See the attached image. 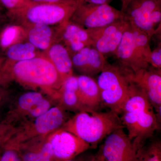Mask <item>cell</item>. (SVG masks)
I'll return each instance as SVG.
<instances>
[{
  "mask_svg": "<svg viewBox=\"0 0 161 161\" xmlns=\"http://www.w3.org/2000/svg\"><path fill=\"white\" fill-rule=\"evenodd\" d=\"M25 30V36L28 42L37 49L46 52L52 43L56 41V30L48 25L42 24H32L23 27Z\"/></svg>",
  "mask_w": 161,
  "mask_h": 161,
  "instance_id": "obj_21",
  "label": "cell"
},
{
  "mask_svg": "<svg viewBox=\"0 0 161 161\" xmlns=\"http://www.w3.org/2000/svg\"><path fill=\"white\" fill-rule=\"evenodd\" d=\"M124 128L119 115L112 111H83L75 113L60 129L95 147L113 131Z\"/></svg>",
  "mask_w": 161,
  "mask_h": 161,
  "instance_id": "obj_3",
  "label": "cell"
},
{
  "mask_svg": "<svg viewBox=\"0 0 161 161\" xmlns=\"http://www.w3.org/2000/svg\"><path fill=\"white\" fill-rule=\"evenodd\" d=\"M78 77L74 75L67 78L59 91L58 104L68 112L78 113L88 111L78 98Z\"/></svg>",
  "mask_w": 161,
  "mask_h": 161,
  "instance_id": "obj_19",
  "label": "cell"
},
{
  "mask_svg": "<svg viewBox=\"0 0 161 161\" xmlns=\"http://www.w3.org/2000/svg\"><path fill=\"white\" fill-rule=\"evenodd\" d=\"M25 36V29L21 25H10L7 26L0 36V46L3 49L8 47L20 41Z\"/></svg>",
  "mask_w": 161,
  "mask_h": 161,
  "instance_id": "obj_24",
  "label": "cell"
},
{
  "mask_svg": "<svg viewBox=\"0 0 161 161\" xmlns=\"http://www.w3.org/2000/svg\"><path fill=\"white\" fill-rule=\"evenodd\" d=\"M36 49L29 42L14 43L6 49L7 60L18 62L31 59L38 55Z\"/></svg>",
  "mask_w": 161,
  "mask_h": 161,
  "instance_id": "obj_22",
  "label": "cell"
},
{
  "mask_svg": "<svg viewBox=\"0 0 161 161\" xmlns=\"http://www.w3.org/2000/svg\"><path fill=\"white\" fill-rule=\"evenodd\" d=\"M73 69L80 75H98L108 64L106 57L92 46L84 47L71 56Z\"/></svg>",
  "mask_w": 161,
  "mask_h": 161,
  "instance_id": "obj_16",
  "label": "cell"
},
{
  "mask_svg": "<svg viewBox=\"0 0 161 161\" xmlns=\"http://www.w3.org/2000/svg\"><path fill=\"white\" fill-rule=\"evenodd\" d=\"M150 66L156 69L161 70V43L156 48L152 50L150 58Z\"/></svg>",
  "mask_w": 161,
  "mask_h": 161,
  "instance_id": "obj_29",
  "label": "cell"
},
{
  "mask_svg": "<svg viewBox=\"0 0 161 161\" xmlns=\"http://www.w3.org/2000/svg\"><path fill=\"white\" fill-rule=\"evenodd\" d=\"M122 14L130 26L151 38L160 25L161 0H132Z\"/></svg>",
  "mask_w": 161,
  "mask_h": 161,
  "instance_id": "obj_9",
  "label": "cell"
},
{
  "mask_svg": "<svg viewBox=\"0 0 161 161\" xmlns=\"http://www.w3.org/2000/svg\"><path fill=\"white\" fill-rule=\"evenodd\" d=\"M64 81L45 54L18 62L6 60L0 69V86L8 88L12 82H16L23 87L43 93L57 103Z\"/></svg>",
  "mask_w": 161,
  "mask_h": 161,
  "instance_id": "obj_1",
  "label": "cell"
},
{
  "mask_svg": "<svg viewBox=\"0 0 161 161\" xmlns=\"http://www.w3.org/2000/svg\"><path fill=\"white\" fill-rule=\"evenodd\" d=\"M54 102L41 92L30 90L14 95L2 118L18 128L43 115L53 106Z\"/></svg>",
  "mask_w": 161,
  "mask_h": 161,
  "instance_id": "obj_6",
  "label": "cell"
},
{
  "mask_svg": "<svg viewBox=\"0 0 161 161\" xmlns=\"http://www.w3.org/2000/svg\"><path fill=\"white\" fill-rule=\"evenodd\" d=\"M96 81L102 104L121 115L130 97V82L120 68L108 63L98 74Z\"/></svg>",
  "mask_w": 161,
  "mask_h": 161,
  "instance_id": "obj_7",
  "label": "cell"
},
{
  "mask_svg": "<svg viewBox=\"0 0 161 161\" xmlns=\"http://www.w3.org/2000/svg\"><path fill=\"white\" fill-rule=\"evenodd\" d=\"M109 1H110V2H111V1H112V0H109Z\"/></svg>",
  "mask_w": 161,
  "mask_h": 161,
  "instance_id": "obj_36",
  "label": "cell"
},
{
  "mask_svg": "<svg viewBox=\"0 0 161 161\" xmlns=\"http://www.w3.org/2000/svg\"><path fill=\"white\" fill-rule=\"evenodd\" d=\"M78 77V98L88 111H98L102 104L97 81L90 76L80 75Z\"/></svg>",
  "mask_w": 161,
  "mask_h": 161,
  "instance_id": "obj_18",
  "label": "cell"
},
{
  "mask_svg": "<svg viewBox=\"0 0 161 161\" xmlns=\"http://www.w3.org/2000/svg\"><path fill=\"white\" fill-rule=\"evenodd\" d=\"M47 136L32 139L14 147H5L15 149L23 161H55Z\"/></svg>",
  "mask_w": 161,
  "mask_h": 161,
  "instance_id": "obj_17",
  "label": "cell"
},
{
  "mask_svg": "<svg viewBox=\"0 0 161 161\" xmlns=\"http://www.w3.org/2000/svg\"><path fill=\"white\" fill-rule=\"evenodd\" d=\"M95 161H106L105 158H104L103 155L100 152H98V154H96V158L95 159Z\"/></svg>",
  "mask_w": 161,
  "mask_h": 161,
  "instance_id": "obj_33",
  "label": "cell"
},
{
  "mask_svg": "<svg viewBox=\"0 0 161 161\" xmlns=\"http://www.w3.org/2000/svg\"><path fill=\"white\" fill-rule=\"evenodd\" d=\"M127 24L122 19L107 26L86 29L92 40V46L104 57L115 55Z\"/></svg>",
  "mask_w": 161,
  "mask_h": 161,
  "instance_id": "obj_14",
  "label": "cell"
},
{
  "mask_svg": "<svg viewBox=\"0 0 161 161\" xmlns=\"http://www.w3.org/2000/svg\"><path fill=\"white\" fill-rule=\"evenodd\" d=\"M84 153L77 156L75 158L66 161H95L96 155L84 154Z\"/></svg>",
  "mask_w": 161,
  "mask_h": 161,
  "instance_id": "obj_30",
  "label": "cell"
},
{
  "mask_svg": "<svg viewBox=\"0 0 161 161\" xmlns=\"http://www.w3.org/2000/svg\"><path fill=\"white\" fill-rule=\"evenodd\" d=\"M3 8L1 6V5H0V22L2 20L3 17Z\"/></svg>",
  "mask_w": 161,
  "mask_h": 161,
  "instance_id": "obj_34",
  "label": "cell"
},
{
  "mask_svg": "<svg viewBox=\"0 0 161 161\" xmlns=\"http://www.w3.org/2000/svg\"><path fill=\"white\" fill-rule=\"evenodd\" d=\"M55 161L75 158L91 148L89 144L73 133L60 129L47 136Z\"/></svg>",
  "mask_w": 161,
  "mask_h": 161,
  "instance_id": "obj_13",
  "label": "cell"
},
{
  "mask_svg": "<svg viewBox=\"0 0 161 161\" xmlns=\"http://www.w3.org/2000/svg\"><path fill=\"white\" fill-rule=\"evenodd\" d=\"M17 130V128L0 118V153Z\"/></svg>",
  "mask_w": 161,
  "mask_h": 161,
  "instance_id": "obj_25",
  "label": "cell"
},
{
  "mask_svg": "<svg viewBox=\"0 0 161 161\" xmlns=\"http://www.w3.org/2000/svg\"><path fill=\"white\" fill-rule=\"evenodd\" d=\"M69 112L58 104L53 106L43 115L18 128L5 147H14L32 139L49 135L60 129L70 118Z\"/></svg>",
  "mask_w": 161,
  "mask_h": 161,
  "instance_id": "obj_8",
  "label": "cell"
},
{
  "mask_svg": "<svg viewBox=\"0 0 161 161\" xmlns=\"http://www.w3.org/2000/svg\"><path fill=\"white\" fill-rule=\"evenodd\" d=\"M32 3H46V4H55L66 2L69 0H31Z\"/></svg>",
  "mask_w": 161,
  "mask_h": 161,
  "instance_id": "obj_31",
  "label": "cell"
},
{
  "mask_svg": "<svg viewBox=\"0 0 161 161\" xmlns=\"http://www.w3.org/2000/svg\"><path fill=\"white\" fill-rule=\"evenodd\" d=\"M56 31V41L62 43L71 56L86 47L92 46L87 30L70 20L58 25Z\"/></svg>",
  "mask_w": 161,
  "mask_h": 161,
  "instance_id": "obj_15",
  "label": "cell"
},
{
  "mask_svg": "<svg viewBox=\"0 0 161 161\" xmlns=\"http://www.w3.org/2000/svg\"><path fill=\"white\" fill-rule=\"evenodd\" d=\"M130 82V97L120 117L131 140L146 141L159 128L154 108L146 94Z\"/></svg>",
  "mask_w": 161,
  "mask_h": 161,
  "instance_id": "obj_2",
  "label": "cell"
},
{
  "mask_svg": "<svg viewBox=\"0 0 161 161\" xmlns=\"http://www.w3.org/2000/svg\"><path fill=\"white\" fill-rule=\"evenodd\" d=\"M0 161H23L15 149L5 147L0 153Z\"/></svg>",
  "mask_w": 161,
  "mask_h": 161,
  "instance_id": "obj_27",
  "label": "cell"
},
{
  "mask_svg": "<svg viewBox=\"0 0 161 161\" xmlns=\"http://www.w3.org/2000/svg\"><path fill=\"white\" fill-rule=\"evenodd\" d=\"M4 61H5V59H4V58L0 56V69L2 67L3 64L4 63Z\"/></svg>",
  "mask_w": 161,
  "mask_h": 161,
  "instance_id": "obj_35",
  "label": "cell"
},
{
  "mask_svg": "<svg viewBox=\"0 0 161 161\" xmlns=\"http://www.w3.org/2000/svg\"><path fill=\"white\" fill-rule=\"evenodd\" d=\"M124 128L115 130L104 139L99 152L106 161H133L139 147L145 142L131 140Z\"/></svg>",
  "mask_w": 161,
  "mask_h": 161,
  "instance_id": "obj_12",
  "label": "cell"
},
{
  "mask_svg": "<svg viewBox=\"0 0 161 161\" xmlns=\"http://www.w3.org/2000/svg\"><path fill=\"white\" fill-rule=\"evenodd\" d=\"M45 53L64 81L74 75L71 56L62 43L55 41Z\"/></svg>",
  "mask_w": 161,
  "mask_h": 161,
  "instance_id": "obj_20",
  "label": "cell"
},
{
  "mask_svg": "<svg viewBox=\"0 0 161 161\" xmlns=\"http://www.w3.org/2000/svg\"><path fill=\"white\" fill-rule=\"evenodd\" d=\"M133 161H161V143L159 140L141 145Z\"/></svg>",
  "mask_w": 161,
  "mask_h": 161,
  "instance_id": "obj_23",
  "label": "cell"
},
{
  "mask_svg": "<svg viewBox=\"0 0 161 161\" xmlns=\"http://www.w3.org/2000/svg\"><path fill=\"white\" fill-rule=\"evenodd\" d=\"M0 3L8 11L21 9L33 3L31 0H0Z\"/></svg>",
  "mask_w": 161,
  "mask_h": 161,
  "instance_id": "obj_26",
  "label": "cell"
},
{
  "mask_svg": "<svg viewBox=\"0 0 161 161\" xmlns=\"http://www.w3.org/2000/svg\"><path fill=\"white\" fill-rule=\"evenodd\" d=\"M13 96L8 88L0 86V112H5Z\"/></svg>",
  "mask_w": 161,
  "mask_h": 161,
  "instance_id": "obj_28",
  "label": "cell"
},
{
  "mask_svg": "<svg viewBox=\"0 0 161 161\" xmlns=\"http://www.w3.org/2000/svg\"><path fill=\"white\" fill-rule=\"evenodd\" d=\"M81 3L69 0L55 4L32 3L21 9L7 11V16L22 26L32 24L59 25L70 19Z\"/></svg>",
  "mask_w": 161,
  "mask_h": 161,
  "instance_id": "obj_4",
  "label": "cell"
},
{
  "mask_svg": "<svg viewBox=\"0 0 161 161\" xmlns=\"http://www.w3.org/2000/svg\"><path fill=\"white\" fill-rule=\"evenodd\" d=\"M132 0H121L122 2V7L120 11L121 14H122L126 9L127 6L129 5V3Z\"/></svg>",
  "mask_w": 161,
  "mask_h": 161,
  "instance_id": "obj_32",
  "label": "cell"
},
{
  "mask_svg": "<svg viewBox=\"0 0 161 161\" xmlns=\"http://www.w3.org/2000/svg\"><path fill=\"white\" fill-rule=\"evenodd\" d=\"M0 5H1V3H0Z\"/></svg>",
  "mask_w": 161,
  "mask_h": 161,
  "instance_id": "obj_37",
  "label": "cell"
},
{
  "mask_svg": "<svg viewBox=\"0 0 161 161\" xmlns=\"http://www.w3.org/2000/svg\"><path fill=\"white\" fill-rule=\"evenodd\" d=\"M122 19L120 10L109 4L96 5L81 2L69 20L90 29L107 26Z\"/></svg>",
  "mask_w": 161,
  "mask_h": 161,
  "instance_id": "obj_10",
  "label": "cell"
},
{
  "mask_svg": "<svg viewBox=\"0 0 161 161\" xmlns=\"http://www.w3.org/2000/svg\"><path fill=\"white\" fill-rule=\"evenodd\" d=\"M129 82L135 85L147 95L155 111L157 118L161 122V70L150 66L132 72L120 67Z\"/></svg>",
  "mask_w": 161,
  "mask_h": 161,
  "instance_id": "obj_11",
  "label": "cell"
},
{
  "mask_svg": "<svg viewBox=\"0 0 161 161\" xmlns=\"http://www.w3.org/2000/svg\"><path fill=\"white\" fill-rule=\"evenodd\" d=\"M127 24L115 53L119 66L132 72L147 68L150 66L151 37Z\"/></svg>",
  "mask_w": 161,
  "mask_h": 161,
  "instance_id": "obj_5",
  "label": "cell"
}]
</instances>
